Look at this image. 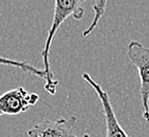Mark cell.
<instances>
[{"instance_id":"obj_5","label":"cell","mask_w":149,"mask_h":137,"mask_svg":"<svg viewBox=\"0 0 149 137\" xmlns=\"http://www.w3.org/2000/svg\"><path fill=\"white\" fill-rule=\"evenodd\" d=\"M39 95L31 93L19 86L0 95V112L6 115H18L26 112L31 106L36 104Z\"/></svg>"},{"instance_id":"obj_3","label":"cell","mask_w":149,"mask_h":137,"mask_svg":"<svg viewBox=\"0 0 149 137\" xmlns=\"http://www.w3.org/2000/svg\"><path fill=\"white\" fill-rule=\"evenodd\" d=\"M81 77L87 83H89L92 86V89L94 90L98 96V99H100V104H102V109H103L105 123H106V137H129L116 118L109 94L89 74L84 73Z\"/></svg>"},{"instance_id":"obj_2","label":"cell","mask_w":149,"mask_h":137,"mask_svg":"<svg viewBox=\"0 0 149 137\" xmlns=\"http://www.w3.org/2000/svg\"><path fill=\"white\" fill-rule=\"evenodd\" d=\"M127 56L136 68L141 80V100L143 107V119L149 122V48L132 40L127 46Z\"/></svg>"},{"instance_id":"obj_7","label":"cell","mask_w":149,"mask_h":137,"mask_svg":"<svg viewBox=\"0 0 149 137\" xmlns=\"http://www.w3.org/2000/svg\"><path fill=\"white\" fill-rule=\"evenodd\" d=\"M107 2H108V0H94V3L92 6V10H93L94 16H93V19H92L90 26L87 28V30H85L83 32V37L89 36L92 32L95 30V28L97 26L100 18L103 17L104 14H105Z\"/></svg>"},{"instance_id":"obj_4","label":"cell","mask_w":149,"mask_h":137,"mask_svg":"<svg viewBox=\"0 0 149 137\" xmlns=\"http://www.w3.org/2000/svg\"><path fill=\"white\" fill-rule=\"evenodd\" d=\"M77 121L75 115L57 120H43L26 132L29 137H90L88 134L76 135L74 127Z\"/></svg>"},{"instance_id":"obj_8","label":"cell","mask_w":149,"mask_h":137,"mask_svg":"<svg viewBox=\"0 0 149 137\" xmlns=\"http://www.w3.org/2000/svg\"><path fill=\"white\" fill-rule=\"evenodd\" d=\"M1 115H3V114H2V113H1V112H0V116H1Z\"/></svg>"},{"instance_id":"obj_1","label":"cell","mask_w":149,"mask_h":137,"mask_svg":"<svg viewBox=\"0 0 149 137\" xmlns=\"http://www.w3.org/2000/svg\"><path fill=\"white\" fill-rule=\"evenodd\" d=\"M85 2H86V0H55L53 19H52L51 26L48 31L45 46L41 51L43 70H45V73H46L47 76L45 90L51 95L56 94V89H57L58 86V81L55 80L54 74L51 70V66H50L49 61L50 49H51L53 38H54L57 30L66 21L68 17L72 16L75 20L83 19L84 16H85V8H84V3Z\"/></svg>"},{"instance_id":"obj_6","label":"cell","mask_w":149,"mask_h":137,"mask_svg":"<svg viewBox=\"0 0 149 137\" xmlns=\"http://www.w3.org/2000/svg\"><path fill=\"white\" fill-rule=\"evenodd\" d=\"M0 66H14V68H19L20 70H22L26 73H30L35 76H37L39 78L46 80L47 76L45 73V70H40V68H35L33 66H30L26 61H18V60L11 59V58H6L0 56Z\"/></svg>"}]
</instances>
